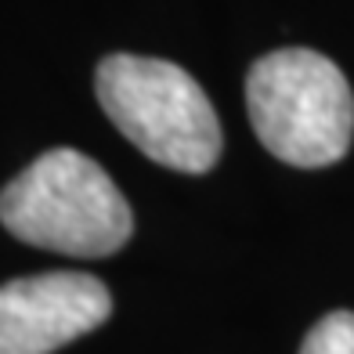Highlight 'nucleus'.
<instances>
[{"label": "nucleus", "instance_id": "2", "mask_svg": "<svg viewBox=\"0 0 354 354\" xmlns=\"http://www.w3.org/2000/svg\"><path fill=\"white\" fill-rule=\"evenodd\" d=\"M246 109L261 145L289 167H333L354 141L347 76L308 47H282L257 58L246 76Z\"/></svg>", "mask_w": 354, "mask_h": 354}, {"label": "nucleus", "instance_id": "1", "mask_svg": "<svg viewBox=\"0 0 354 354\" xmlns=\"http://www.w3.org/2000/svg\"><path fill=\"white\" fill-rule=\"evenodd\" d=\"M0 224L29 246L109 257L123 250L134 217L116 181L76 149H51L0 192Z\"/></svg>", "mask_w": 354, "mask_h": 354}, {"label": "nucleus", "instance_id": "5", "mask_svg": "<svg viewBox=\"0 0 354 354\" xmlns=\"http://www.w3.org/2000/svg\"><path fill=\"white\" fill-rule=\"evenodd\" d=\"M300 354H354V311H333L308 333Z\"/></svg>", "mask_w": 354, "mask_h": 354}, {"label": "nucleus", "instance_id": "3", "mask_svg": "<svg viewBox=\"0 0 354 354\" xmlns=\"http://www.w3.org/2000/svg\"><path fill=\"white\" fill-rule=\"evenodd\" d=\"M94 87L116 131L152 163L181 174L214 170L221 123L206 91L181 66L141 55H109L98 66Z\"/></svg>", "mask_w": 354, "mask_h": 354}, {"label": "nucleus", "instance_id": "4", "mask_svg": "<svg viewBox=\"0 0 354 354\" xmlns=\"http://www.w3.org/2000/svg\"><path fill=\"white\" fill-rule=\"evenodd\" d=\"M112 315L102 279L44 271L0 286V354H51Z\"/></svg>", "mask_w": 354, "mask_h": 354}]
</instances>
